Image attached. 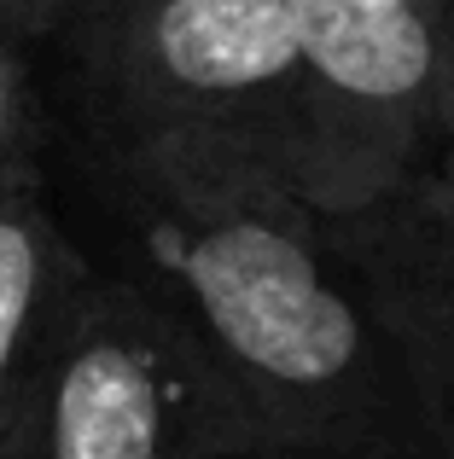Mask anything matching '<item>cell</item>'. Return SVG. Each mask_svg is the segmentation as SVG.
Here are the masks:
<instances>
[{
	"instance_id": "obj_1",
	"label": "cell",
	"mask_w": 454,
	"mask_h": 459,
	"mask_svg": "<svg viewBox=\"0 0 454 459\" xmlns=\"http://www.w3.org/2000/svg\"><path fill=\"white\" fill-rule=\"evenodd\" d=\"M146 280L198 332L268 459H454V413L327 215L210 134H117Z\"/></svg>"
},
{
	"instance_id": "obj_2",
	"label": "cell",
	"mask_w": 454,
	"mask_h": 459,
	"mask_svg": "<svg viewBox=\"0 0 454 459\" xmlns=\"http://www.w3.org/2000/svg\"><path fill=\"white\" fill-rule=\"evenodd\" d=\"M76 30L117 134H210L297 180L309 65L292 0H88Z\"/></svg>"
},
{
	"instance_id": "obj_3",
	"label": "cell",
	"mask_w": 454,
	"mask_h": 459,
	"mask_svg": "<svg viewBox=\"0 0 454 459\" xmlns=\"http://www.w3.org/2000/svg\"><path fill=\"white\" fill-rule=\"evenodd\" d=\"M268 459L245 402L146 273H88L18 459Z\"/></svg>"
},
{
	"instance_id": "obj_4",
	"label": "cell",
	"mask_w": 454,
	"mask_h": 459,
	"mask_svg": "<svg viewBox=\"0 0 454 459\" xmlns=\"http://www.w3.org/2000/svg\"><path fill=\"white\" fill-rule=\"evenodd\" d=\"M309 146L292 192L350 215L454 157V6L292 0Z\"/></svg>"
},
{
	"instance_id": "obj_5",
	"label": "cell",
	"mask_w": 454,
	"mask_h": 459,
	"mask_svg": "<svg viewBox=\"0 0 454 459\" xmlns=\"http://www.w3.org/2000/svg\"><path fill=\"white\" fill-rule=\"evenodd\" d=\"M327 227L454 413V157L367 210L327 215Z\"/></svg>"
},
{
	"instance_id": "obj_6",
	"label": "cell",
	"mask_w": 454,
	"mask_h": 459,
	"mask_svg": "<svg viewBox=\"0 0 454 459\" xmlns=\"http://www.w3.org/2000/svg\"><path fill=\"white\" fill-rule=\"evenodd\" d=\"M93 262L70 245L41 180H0V459H18L41 372Z\"/></svg>"
},
{
	"instance_id": "obj_7",
	"label": "cell",
	"mask_w": 454,
	"mask_h": 459,
	"mask_svg": "<svg viewBox=\"0 0 454 459\" xmlns=\"http://www.w3.org/2000/svg\"><path fill=\"white\" fill-rule=\"evenodd\" d=\"M35 175L30 169V76H23V41L0 30V180Z\"/></svg>"
},
{
	"instance_id": "obj_8",
	"label": "cell",
	"mask_w": 454,
	"mask_h": 459,
	"mask_svg": "<svg viewBox=\"0 0 454 459\" xmlns=\"http://www.w3.org/2000/svg\"><path fill=\"white\" fill-rule=\"evenodd\" d=\"M0 30L18 41L58 30V0H0Z\"/></svg>"
},
{
	"instance_id": "obj_9",
	"label": "cell",
	"mask_w": 454,
	"mask_h": 459,
	"mask_svg": "<svg viewBox=\"0 0 454 459\" xmlns=\"http://www.w3.org/2000/svg\"><path fill=\"white\" fill-rule=\"evenodd\" d=\"M362 6H454V0H362Z\"/></svg>"
},
{
	"instance_id": "obj_10",
	"label": "cell",
	"mask_w": 454,
	"mask_h": 459,
	"mask_svg": "<svg viewBox=\"0 0 454 459\" xmlns=\"http://www.w3.org/2000/svg\"><path fill=\"white\" fill-rule=\"evenodd\" d=\"M82 6H88V0H58V23H76Z\"/></svg>"
},
{
	"instance_id": "obj_11",
	"label": "cell",
	"mask_w": 454,
	"mask_h": 459,
	"mask_svg": "<svg viewBox=\"0 0 454 459\" xmlns=\"http://www.w3.org/2000/svg\"><path fill=\"white\" fill-rule=\"evenodd\" d=\"M239 459H250V454H239Z\"/></svg>"
}]
</instances>
